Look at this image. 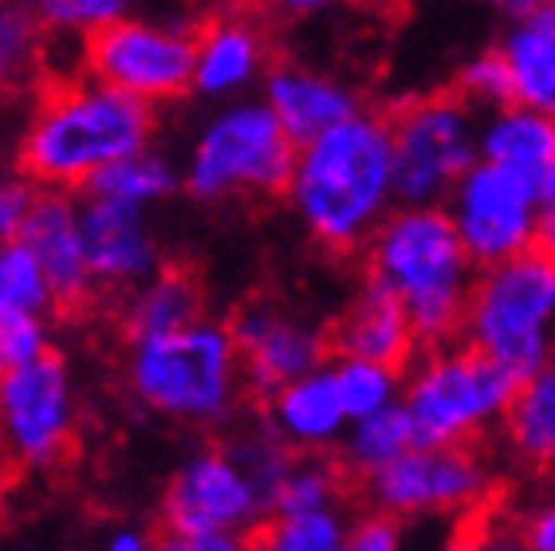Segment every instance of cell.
<instances>
[{"label": "cell", "mask_w": 555, "mask_h": 551, "mask_svg": "<svg viewBox=\"0 0 555 551\" xmlns=\"http://www.w3.org/2000/svg\"><path fill=\"white\" fill-rule=\"evenodd\" d=\"M284 197L320 248L335 256L359 253L398 205L390 118L359 106L323 134L299 142Z\"/></svg>", "instance_id": "6da1fadb"}, {"label": "cell", "mask_w": 555, "mask_h": 551, "mask_svg": "<svg viewBox=\"0 0 555 551\" xmlns=\"http://www.w3.org/2000/svg\"><path fill=\"white\" fill-rule=\"evenodd\" d=\"M158 115L95 75L64 79L36 103L21 134V170L40 190H87L134 150L154 146Z\"/></svg>", "instance_id": "7a4b0ae2"}, {"label": "cell", "mask_w": 555, "mask_h": 551, "mask_svg": "<svg viewBox=\"0 0 555 551\" xmlns=\"http://www.w3.org/2000/svg\"><path fill=\"white\" fill-rule=\"evenodd\" d=\"M366 276L406 308L417 343L438 347L461 335L477 265L465 253L446 205H395L363 244Z\"/></svg>", "instance_id": "3957f363"}, {"label": "cell", "mask_w": 555, "mask_h": 551, "mask_svg": "<svg viewBox=\"0 0 555 551\" xmlns=\"http://www.w3.org/2000/svg\"><path fill=\"white\" fill-rule=\"evenodd\" d=\"M127 382L158 418L185 425L224 422L245 386L233 328L202 316L178 331L130 339Z\"/></svg>", "instance_id": "277c9868"}, {"label": "cell", "mask_w": 555, "mask_h": 551, "mask_svg": "<svg viewBox=\"0 0 555 551\" xmlns=\"http://www.w3.org/2000/svg\"><path fill=\"white\" fill-rule=\"evenodd\" d=\"M296 142L272 106L260 95L217 103L197 123L182 162V185L190 197L214 202H245V197H276L288 185Z\"/></svg>", "instance_id": "5b68a950"}, {"label": "cell", "mask_w": 555, "mask_h": 551, "mask_svg": "<svg viewBox=\"0 0 555 551\" xmlns=\"http://www.w3.org/2000/svg\"><path fill=\"white\" fill-rule=\"evenodd\" d=\"M461 339L528 379L555 359V256L528 248L477 272Z\"/></svg>", "instance_id": "8992f818"}, {"label": "cell", "mask_w": 555, "mask_h": 551, "mask_svg": "<svg viewBox=\"0 0 555 551\" xmlns=\"http://www.w3.org/2000/svg\"><path fill=\"white\" fill-rule=\"evenodd\" d=\"M516 379L508 367L481 355L469 343H438L414 362L402 406L429 446H473L504 422L516 398Z\"/></svg>", "instance_id": "52a82bcc"}, {"label": "cell", "mask_w": 555, "mask_h": 551, "mask_svg": "<svg viewBox=\"0 0 555 551\" xmlns=\"http://www.w3.org/2000/svg\"><path fill=\"white\" fill-rule=\"evenodd\" d=\"M481 111L457 91L410 99L390 115L398 205H441L477 162Z\"/></svg>", "instance_id": "ba28073f"}, {"label": "cell", "mask_w": 555, "mask_h": 551, "mask_svg": "<svg viewBox=\"0 0 555 551\" xmlns=\"http://www.w3.org/2000/svg\"><path fill=\"white\" fill-rule=\"evenodd\" d=\"M83 72L150 106L193 91V28L170 16H122L83 40Z\"/></svg>", "instance_id": "9c48e42d"}, {"label": "cell", "mask_w": 555, "mask_h": 551, "mask_svg": "<svg viewBox=\"0 0 555 551\" xmlns=\"http://www.w3.org/2000/svg\"><path fill=\"white\" fill-rule=\"evenodd\" d=\"M492 469L473 446L417 441L390 465L366 473V497L395 520H457L489 500Z\"/></svg>", "instance_id": "30bf717a"}, {"label": "cell", "mask_w": 555, "mask_h": 551, "mask_svg": "<svg viewBox=\"0 0 555 551\" xmlns=\"http://www.w3.org/2000/svg\"><path fill=\"white\" fill-rule=\"evenodd\" d=\"M75 382L55 350L0 374V457L21 469L60 465L75 437Z\"/></svg>", "instance_id": "8fae6325"}, {"label": "cell", "mask_w": 555, "mask_h": 551, "mask_svg": "<svg viewBox=\"0 0 555 551\" xmlns=\"http://www.w3.org/2000/svg\"><path fill=\"white\" fill-rule=\"evenodd\" d=\"M446 213L457 229L465 253L477 268L501 265L508 256H520L535 248L540 236V185L524 174L473 162L449 190Z\"/></svg>", "instance_id": "7c38bea8"}, {"label": "cell", "mask_w": 555, "mask_h": 551, "mask_svg": "<svg viewBox=\"0 0 555 551\" xmlns=\"http://www.w3.org/2000/svg\"><path fill=\"white\" fill-rule=\"evenodd\" d=\"M162 516L173 531H233L241 536L260 516H268V497L236 457L233 446L190 453L173 469Z\"/></svg>", "instance_id": "4fadbf2b"}, {"label": "cell", "mask_w": 555, "mask_h": 551, "mask_svg": "<svg viewBox=\"0 0 555 551\" xmlns=\"http://www.w3.org/2000/svg\"><path fill=\"white\" fill-rule=\"evenodd\" d=\"M229 328L241 355L245 386H253L260 398L276 394L299 374L320 371L327 355V335L280 304H248L236 311Z\"/></svg>", "instance_id": "5bb4252c"}, {"label": "cell", "mask_w": 555, "mask_h": 551, "mask_svg": "<svg viewBox=\"0 0 555 551\" xmlns=\"http://www.w3.org/2000/svg\"><path fill=\"white\" fill-rule=\"evenodd\" d=\"M272 67V40L253 12H217L193 33V95L209 103L257 95Z\"/></svg>", "instance_id": "9a60e30c"}, {"label": "cell", "mask_w": 555, "mask_h": 551, "mask_svg": "<svg viewBox=\"0 0 555 551\" xmlns=\"http://www.w3.org/2000/svg\"><path fill=\"white\" fill-rule=\"evenodd\" d=\"M79 221H83L87 260L95 287H139L142 280L162 268L158 236L150 229L146 209L103 193H87L79 202Z\"/></svg>", "instance_id": "2e32d148"}, {"label": "cell", "mask_w": 555, "mask_h": 551, "mask_svg": "<svg viewBox=\"0 0 555 551\" xmlns=\"http://www.w3.org/2000/svg\"><path fill=\"white\" fill-rule=\"evenodd\" d=\"M21 241L40 260L60 308H75L91 296L95 276H91V260H87L79 202H72L60 190H40V202H36L28 225H24Z\"/></svg>", "instance_id": "e0dca14e"}, {"label": "cell", "mask_w": 555, "mask_h": 551, "mask_svg": "<svg viewBox=\"0 0 555 551\" xmlns=\"http://www.w3.org/2000/svg\"><path fill=\"white\" fill-rule=\"evenodd\" d=\"M260 99L272 106V115L280 118V127L288 130L296 146L363 106L359 91L347 79L311 64H272L260 84Z\"/></svg>", "instance_id": "ac0fdd59"}, {"label": "cell", "mask_w": 555, "mask_h": 551, "mask_svg": "<svg viewBox=\"0 0 555 551\" xmlns=\"http://www.w3.org/2000/svg\"><path fill=\"white\" fill-rule=\"evenodd\" d=\"M335 347H339V355L374 359L402 371L414 359L417 331L395 292L366 276V284L354 292V299L347 304V311L339 319V328H335Z\"/></svg>", "instance_id": "d6986e66"}, {"label": "cell", "mask_w": 555, "mask_h": 551, "mask_svg": "<svg viewBox=\"0 0 555 551\" xmlns=\"http://www.w3.org/2000/svg\"><path fill=\"white\" fill-rule=\"evenodd\" d=\"M477 158L524 174L544 190L555 174V118L524 103H496L477 123Z\"/></svg>", "instance_id": "ffe728a7"}, {"label": "cell", "mask_w": 555, "mask_h": 551, "mask_svg": "<svg viewBox=\"0 0 555 551\" xmlns=\"http://www.w3.org/2000/svg\"><path fill=\"white\" fill-rule=\"evenodd\" d=\"M268 425L288 449H327L351 425L339 402L335 379L327 367L311 374H299L276 394H268Z\"/></svg>", "instance_id": "44dd1931"}, {"label": "cell", "mask_w": 555, "mask_h": 551, "mask_svg": "<svg viewBox=\"0 0 555 551\" xmlns=\"http://www.w3.org/2000/svg\"><path fill=\"white\" fill-rule=\"evenodd\" d=\"M508 72V103H524L555 118V36L535 21V12L513 16L496 40Z\"/></svg>", "instance_id": "7402d4cb"}, {"label": "cell", "mask_w": 555, "mask_h": 551, "mask_svg": "<svg viewBox=\"0 0 555 551\" xmlns=\"http://www.w3.org/2000/svg\"><path fill=\"white\" fill-rule=\"evenodd\" d=\"M504 441L520 465L555 477V359L516 386L504 413Z\"/></svg>", "instance_id": "603a6c76"}, {"label": "cell", "mask_w": 555, "mask_h": 551, "mask_svg": "<svg viewBox=\"0 0 555 551\" xmlns=\"http://www.w3.org/2000/svg\"><path fill=\"white\" fill-rule=\"evenodd\" d=\"M202 284L190 272H182V268H158L139 287H130L122 323H127L130 339H146V335L178 331L185 323H193V319H202Z\"/></svg>", "instance_id": "cb8c5ba5"}, {"label": "cell", "mask_w": 555, "mask_h": 551, "mask_svg": "<svg viewBox=\"0 0 555 551\" xmlns=\"http://www.w3.org/2000/svg\"><path fill=\"white\" fill-rule=\"evenodd\" d=\"M178 190H182V166L166 150L154 146H142L127 158H118L87 185V193H103V197L139 205V209H154Z\"/></svg>", "instance_id": "d4e9b609"}, {"label": "cell", "mask_w": 555, "mask_h": 551, "mask_svg": "<svg viewBox=\"0 0 555 551\" xmlns=\"http://www.w3.org/2000/svg\"><path fill=\"white\" fill-rule=\"evenodd\" d=\"M414 446H417V430L410 422L402 398L395 406H386V410H374L347 425V465L354 473H363V477L374 473V469L390 465L395 457H402Z\"/></svg>", "instance_id": "484cf974"}, {"label": "cell", "mask_w": 555, "mask_h": 551, "mask_svg": "<svg viewBox=\"0 0 555 551\" xmlns=\"http://www.w3.org/2000/svg\"><path fill=\"white\" fill-rule=\"evenodd\" d=\"M55 308L52 284L24 241H0V319L48 316Z\"/></svg>", "instance_id": "4316f807"}, {"label": "cell", "mask_w": 555, "mask_h": 551, "mask_svg": "<svg viewBox=\"0 0 555 551\" xmlns=\"http://www.w3.org/2000/svg\"><path fill=\"white\" fill-rule=\"evenodd\" d=\"M351 528L335 509L299 512V516H272L253 536L248 551H347Z\"/></svg>", "instance_id": "83f0119b"}, {"label": "cell", "mask_w": 555, "mask_h": 551, "mask_svg": "<svg viewBox=\"0 0 555 551\" xmlns=\"http://www.w3.org/2000/svg\"><path fill=\"white\" fill-rule=\"evenodd\" d=\"M335 379V390H339V402L347 410V418H366L374 410H386V406L398 402V390H402V379H398V367H386V362L374 359H354V355H339V359L327 367Z\"/></svg>", "instance_id": "f1b7e54d"}, {"label": "cell", "mask_w": 555, "mask_h": 551, "mask_svg": "<svg viewBox=\"0 0 555 551\" xmlns=\"http://www.w3.org/2000/svg\"><path fill=\"white\" fill-rule=\"evenodd\" d=\"M24 4L40 24V33L55 40H87L139 9V0H24Z\"/></svg>", "instance_id": "f546056e"}, {"label": "cell", "mask_w": 555, "mask_h": 551, "mask_svg": "<svg viewBox=\"0 0 555 551\" xmlns=\"http://www.w3.org/2000/svg\"><path fill=\"white\" fill-rule=\"evenodd\" d=\"M343 477L327 461H292L276 497H272V516H299V512H327L339 500Z\"/></svg>", "instance_id": "4dcf8cb0"}, {"label": "cell", "mask_w": 555, "mask_h": 551, "mask_svg": "<svg viewBox=\"0 0 555 551\" xmlns=\"http://www.w3.org/2000/svg\"><path fill=\"white\" fill-rule=\"evenodd\" d=\"M40 24L24 0H0V84L24 79L40 64L43 40Z\"/></svg>", "instance_id": "1f68e13d"}, {"label": "cell", "mask_w": 555, "mask_h": 551, "mask_svg": "<svg viewBox=\"0 0 555 551\" xmlns=\"http://www.w3.org/2000/svg\"><path fill=\"white\" fill-rule=\"evenodd\" d=\"M457 95L469 99L477 111H489L496 103H508V72H504V60L496 52V43L485 48V52L469 55L457 72Z\"/></svg>", "instance_id": "d6a6232c"}, {"label": "cell", "mask_w": 555, "mask_h": 551, "mask_svg": "<svg viewBox=\"0 0 555 551\" xmlns=\"http://www.w3.org/2000/svg\"><path fill=\"white\" fill-rule=\"evenodd\" d=\"M43 350H52L48 347V319L43 316L0 319V374L40 359Z\"/></svg>", "instance_id": "836d02e7"}, {"label": "cell", "mask_w": 555, "mask_h": 551, "mask_svg": "<svg viewBox=\"0 0 555 551\" xmlns=\"http://www.w3.org/2000/svg\"><path fill=\"white\" fill-rule=\"evenodd\" d=\"M40 202V185L33 178H0V241H21L24 225Z\"/></svg>", "instance_id": "e575fe53"}, {"label": "cell", "mask_w": 555, "mask_h": 551, "mask_svg": "<svg viewBox=\"0 0 555 551\" xmlns=\"http://www.w3.org/2000/svg\"><path fill=\"white\" fill-rule=\"evenodd\" d=\"M347 551H410V543L402 536V524L378 512V516L363 520L359 528H351V548Z\"/></svg>", "instance_id": "d590c367"}, {"label": "cell", "mask_w": 555, "mask_h": 551, "mask_svg": "<svg viewBox=\"0 0 555 551\" xmlns=\"http://www.w3.org/2000/svg\"><path fill=\"white\" fill-rule=\"evenodd\" d=\"M154 551H248V543L233 531H173L154 540Z\"/></svg>", "instance_id": "8d00e7d4"}, {"label": "cell", "mask_w": 555, "mask_h": 551, "mask_svg": "<svg viewBox=\"0 0 555 551\" xmlns=\"http://www.w3.org/2000/svg\"><path fill=\"white\" fill-rule=\"evenodd\" d=\"M473 551H532L528 540H524V531L508 520H496L492 512H481L477 516V543Z\"/></svg>", "instance_id": "74e56055"}, {"label": "cell", "mask_w": 555, "mask_h": 551, "mask_svg": "<svg viewBox=\"0 0 555 551\" xmlns=\"http://www.w3.org/2000/svg\"><path fill=\"white\" fill-rule=\"evenodd\" d=\"M347 0H257V9L268 12L272 21H284V24H304V21H315V16H327V12L343 9Z\"/></svg>", "instance_id": "f35d334b"}, {"label": "cell", "mask_w": 555, "mask_h": 551, "mask_svg": "<svg viewBox=\"0 0 555 551\" xmlns=\"http://www.w3.org/2000/svg\"><path fill=\"white\" fill-rule=\"evenodd\" d=\"M524 540H528V548L532 551H555V488L547 492L540 504H535L532 512H528V520L520 524Z\"/></svg>", "instance_id": "ab89813d"}, {"label": "cell", "mask_w": 555, "mask_h": 551, "mask_svg": "<svg viewBox=\"0 0 555 551\" xmlns=\"http://www.w3.org/2000/svg\"><path fill=\"white\" fill-rule=\"evenodd\" d=\"M477 516H481V509L453 520V528L434 543V551H473V543H477Z\"/></svg>", "instance_id": "60d3db41"}, {"label": "cell", "mask_w": 555, "mask_h": 551, "mask_svg": "<svg viewBox=\"0 0 555 551\" xmlns=\"http://www.w3.org/2000/svg\"><path fill=\"white\" fill-rule=\"evenodd\" d=\"M535 248L555 256V174L540 190V236H535Z\"/></svg>", "instance_id": "b9f144b4"}, {"label": "cell", "mask_w": 555, "mask_h": 551, "mask_svg": "<svg viewBox=\"0 0 555 551\" xmlns=\"http://www.w3.org/2000/svg\"><path fill=\"white\" fill-rule=\"evenodd\" d=\"M103 551H154V536H146L142 528H115Z\"/></svg>", "instance_id": "7bdbcfd3"}, {"label": "cell", "mask_w": 555, "mask_h": 551, "mask_svg": "<svg viewBox=\"0 0 555 551\" xmlns=\"http://www.w3.org/2000/svg\"><path fill=\"white\" fill-rule=\"evenodd\" d=\"M532 12H535V21L544 24L547 33L555 36V4H540V9H532Z\"/></svg>", "instance_id": "ee69618b"}, {"label": "cell", "mask_w": 555, "mask_h": 551, "mask_svg": "<svg viewBox=\"0 0 555 551\" xmlns=\"http://www.w3.org/2000/svg\"><path fill=\"white\" fill-rule=\"evenodd\" d=\"M4 492H9V485H4V457H0V520H4Z\"/></svg>", "instance_id": "f6af8a7d"}, {"label": "cell", "mask_w": 555, "mask_h": 551, "mask_svg": "<svg viewBox=\"0 0 555 551\" xmlns=\"http://www.w3.org/2000/svg\"><path fill=\"white\" fill-rule=\"evenodd\" d=\"M540 4H555V0H535V9H540Z\"/></svg>", "instance_id": "bcb514c9"}]
</instances>
